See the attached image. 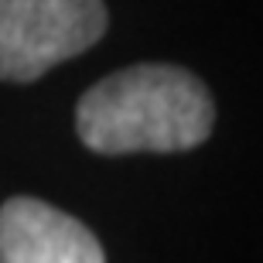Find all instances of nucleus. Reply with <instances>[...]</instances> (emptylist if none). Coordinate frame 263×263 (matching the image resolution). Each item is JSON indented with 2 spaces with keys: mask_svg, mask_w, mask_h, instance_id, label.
<instances>
[{
  "mask_svg": "<svg viewBox=\"0 0 263 263\" xmlns=\"http://www.w3.org/2000/svg\"><path fill=\"white\" fill-rule=\"evenodd\" d=\"M103 0H0V82H34L106 34Z\"/></svg>",
  "mask_w": 263,
  "mask_h": 263,
  "instance_id": "nucleus-2",
  "label": "nucleus"
},
{
  "mask_svg": "<svg viewBox=\"0 0 263 263\" xmlns=\"http://www.w3.org/2000/svg\"><path fill=\"white\" fill-rule=\"evenodd\" d=\"M215 103L198 76L178 65H130L89 89L76 106V130L96 154H178L205 144Z\"/></svg>",
  "mask_w": 263,
  "mask_h": 263,
  "instance_id": "nucleus-1",
  "label": "nucleus"
},
{
  "mask_svg": "<svg viewBox=\"0 0 263 263\" xmlns=\"http://www.w3.org/2000/svg\"><path fill=\"white\" fill-rule=\"evenodd\" d=\"M0 263H106L89 226L31 195L0 205Z\"/></svg>",
  "mask_w": 263,
  "mask_h": 263,
  "instance_id": "nucleus-3",
  "label": "nucleus"
}]
</instances>
